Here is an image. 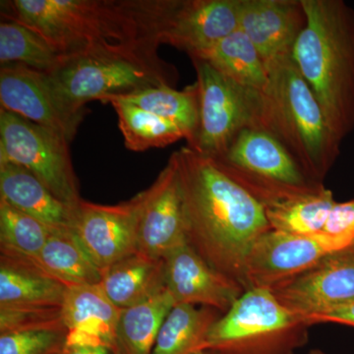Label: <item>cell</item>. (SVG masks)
Masks as SVG:
<instances>
[{"label":"cell","instance_id":"6da1fadb","mask_svg":"<svg viewBox=\"0 0 354 354\" xmlns=\"http://www.w3.org/2000/svg\"><path fill=\"white\" fill-rule=\"evenodd\" d=\"M174 0H13L1 19L37 32L62 58L158 55Z\"/></svg>","mask_w":354,"mask_h":354},{"label":"cell","instance_id":"7a4b0ae2","mask_svg":"<svg viewBox=\"0 0 354 354\" xmlns=\"http://www.w3.org/2000/svg\"><path fill=\"white\" fill-rule=\"evenodd\" d=\"M171 157L183 193L188 244L214 269L245 290L249 252L271 230L264 208L215 158L188 146Z\"/></svg>","mask_w":354,"mask_h":354},{"label":"cell","instance_id":"3957f363","mask_svg":"<svg viewBox=\"0 0 354 354\" xmlns=\"http://www.w3.org/2000/svg\"><path fill=\"white\" fill-rule=\"evenodd\" d=\"M306 24L295 64L339 144L354 129V9L342 0H302Z\"/></svg>","mask_w":354,"mask_h":354},{"label":"cell","instance_id":"277c9868","mask_svg":"<svg viewBox=\"0 0 354 354\" xmlns=\"http://www.w3.org/2000/svg\"><path fill=\"white\" fill-rule=\"evenodd\" d=\"M259 128L271 133L295 158L305 176L323 183L341 152L308 83L288 55L267 66Z\"/></svg>","mask_w":354,"mask_h":354},{"label":"cell","instance_id":"5b68a950","mask_svg":"<svg viewBox=\"0 0 354 354\" xmlns=\"http://www.w3.org/2000/svg\"><path fill=\"white\" fill-rule=\"evenodd\" d=\"M308 324L271 290L249 288L211 328L203 349L216 354H297L309 339Z\"/></svg>","mask_w":354,"mask_h":354},{"label":"cell","instance_id":"8992f818","mask_svg":"<svg viewBox=\"0 0 354 354\" xmlns=\"http://www.w3.org/2000/svg\"><path fill=\"white\" fill-rule=\"evenodd\" d=\"M48 76L64 104L75 113H85L88 102H104L160 86L172 87L177 73L158 55H80L64 58Z\"/></svg>","mask_w":354,"mask_h":354},{"label":"cell","instance_id":"52a82bcc","mask_svg":"<svg viewBox=\"0 0 354 354\" xmlns=\"http://www.w3.org/2000/svg\"><path fill=\"white\" fill-rule=\"evenodd\" d=\"M199 90V128L194 145L202 155L218 158L245 128H259L263 93L242 87L213 65L191 58Z\"/></svg>","mask_w":354,"mask_h":354},{"label":"cell","instance_id":"ba28073f","mask_svg":"<svg viewBox=\"0 0 354 354\" xmlns=\"http://www.w3.org/2000/svg\"><path fill=\"white\" fill-rule=\"evenodd\" d=\"M64 135L0 109V162L25 167L64 204L77 209L82 198Z\"/></svg>","mask_w":354,"mask_h":354},{"label":"cell","instance_id":"9c48e42d","mask_svg":"<svg viewBox=\"0 0 354 354\" xmlns=\"http://www.w3.org/2000/svg\"><path fill=\"white\" fill-rule=\"evenodd\" d=\"M342 248L346 247L322 232L293 234L269 230L255 242L247 257L245 290H272Z\"/></svg>","mask_w":354,"mask_h":354},{"label":"cell","instance_id":"30bf717a","mask_svg":"<svg viewBox=\"0 0 354 354\" xmlns=\"http://www.w3.org/2000/svg\"><path fill=\"white\" fill-rule=\"evenodd\" d=\"M142 202L143 192L116 205L79 203L72 232L102 272L137 253Z\"/></svg>","mask_w":354,"mask_h":354},{"label":"cell","instance_id":"8fae6325","mask_svg":"<svg viewBox=\"0 0 354 354\" xmlns=\"http://www.w3.org/2000/svg\"><path fill=\"white\" fill-rule=\"evenodd\" d=\"M0 102L2 109L59 133L69 142L85 114L64 104L48 73L19 64L1 65Z\"/></svg>","mask_w":354,"mask_h":354},{"label":"cell","instance_id":"7c38bea8","mask_svg":"<svg viewBox=\"0 0 354 354\" xmlns=\"http://www.w3.org/2000/svg\"><path fill=\"white\" fill-rule=\"evenodd\" d=\"M142 192L137 252L165 260L172 251L188 243L183 193L171 156L155 183Z\"/></svg>","mask_w":354,"mask_h":354},{"label":"cell","instance_id":"4fadbf2b","mask_svg":"<svg viewBox=\"0 0 354 354\" xmlns=\"http://www.w3.org/2000/svg\"><path fill=\"white\" fill-rule=\"evenodd\" d=\"M271 291L305 322L324 310L353 300L354 244L328 254L307 271Z\"/></svg>","mask_w":354,"mask_h":354},{"label":"cell","instance_id":"5bb4252c","mask_svg":"<svg viewBox=\"0 0 354 354\" xmlns=\"http://www.w3.org/2000/svg\"><path fill=\"white\" fill-rule=\"evenodd\" d=\"M165 286L174 304L209 307L227 313L243 295L241 283L209 266L186 243L165 258Z\"/></svg>","mask_w":354,"mask_h":354},{"label":"cell","instance_id":"9a60e30c","mask_svg":"<svg viewBox=\"0 0 354 354\" xmlns=\"http://www.w3.org/2000/svg\"><path fill=\"white\" fill-rule=\"evenodd\" d=\"M239 30L237 0H174L160 44L195 55Z\"/></svg>","mask_w":354,"mask_h":354},{"label":"cell","instance_id":"2e32d148","mask_svg":"<svg viewBox=\"0 0 354 354\" xmlns=\"http://www.w3.org/2000/svg\"><path fill=\"white\" fill-rule=\"evenodd\" d=\"M239 30L257 48L266 65L292 55L306 24L302 0H237Z\"/></svg>","mask_w":354,"mask_h":354},{"label":"cell","instance_id":"e0dca14e","mask_svg":"<svg viewBox=\"0 0 354 354\" xmlns=\"http://www.w3.org/2000/svg\"><path fill=\"white\" fill-rule=\"evenodd\" d=\"M232 174L258 180L305 186L310 181L285 146L262 128L242 130L223 157L216 158Z\"/></svg>","mask_w":354,"mask_h":354},{"label":"cell","instance_id":"ac0fdd59","mask_svg":"<svg viewBox=\"0 0 354 354\" xmlns=\"http://www.w3.org/2000/svg\"><path fill=\"white\" fill-rule=\"evenodd\" d=\"M120 314L99 285L68 286L62 304L67 344H104L115 351Z\"/></svg>","mask_w":354,"mask_h":354},{"label":"cell","instance_id":"d6986e66","mask_svg":"<svg viewBox=\"0 0 354 354\" xmlns=\"http://www.w3.org/2000/svg\"><path fill=\"white\" fill-rule=\"evenodd\" d=\"M67 290L31 260L0 252V308L62 307Z\"/></svg>","mask_w":354,"mask_h":354},{"label":"cell","instance_id":"ffe728a7","mask_svg":"<svg viewBox=\"0 0 354 354\" xmlns=\"http://www.w3.org/2000/svg\"><path fill=\"white\" fill-rule=\"evenodd\" d=\"M0 198L58 232H72L76 209L60 201L25 167L0 162Z\"/></svg>","mask_w":354,"mask_h":354},{"label":"cell","instance_id":"44dd1931","mask_svg":"<svg viewBox=\"0 0 354 354\" xmlns=\"http://www.w3.org/2000/svg\"><path fill=\"white\" fill-rule=\"evenodd\" d=\"M99 286L118 308H130L167 290L165 260L133 254L104 270Z\"/></svg>","mask_w":354,"mask_h":354},{"label":"cell","instance_id":"7402d4cb","mask_svg":"<svg viewBox=\"0 0 354 354\" xmlns=\"http://www.w3.org/2000/svg\"><path fill=\"white\" fill-rule=\"evenodd\" d=\"M190 58H200L242 87L264 93L269 84L267 67L248 37L237 30Z\"/></svg>","mask_w":354,"mask_h":354},{"label":"cell","instance_id":"603a6c76","mask_svg":"<svg viewBox=\"0 0 354 354\" xmlns=\"http://www.w3.org/2000/svg\"><path fill=\"white\" fill-rule=\"evenodd\" d=\"M174 305L165 290L147 301L121 310L115 335L116 354H152L160 328Z\"/></svg>","mask_w":354,"mask_h":354},{"label":"cell","instance_id":"cb8c5ba5","mask_svg":"<svg viewBox=\"0 0 354 354\" xmlns=\"http://www.w3.org/2000/svg\"><path fill=\"white\" fill-rule=\"evenodd\" d=\"M332 191L315 184L299 194L265 209L271 230L293 234L321 232L335 204Z\"/></svg>","mask_w":354,"mask_h":354},{"label":"cell","instance_id":"d4e9b609","mask_svg":"<svg viewBox=\"0 0 354 354\" xmlns=\"http://www.w3.org/2000/svg\"><path fill=\"white\" fill-rule=\"evenodd\" d=\"M223 314L209 307L176 304L165 318L152 354H193Z\"/></svg>","mask_w":354,"mask_h":354},{"label":"cell","instance_id":"484cf974","mask_svg":"<svg viewBox=\"0 0 354 354\" xmlns=\"http://www.w3.org/2000/svg\"><path fill=\"white\" fill-rule=\"evenodd\" d=\"M114 97L171 121L186 133L187 146L194 145L199 128V90L197 83L188 86L183 91H177L171 86L165 85Z\"/></svg>","mask_w":354,"mask_h":354},{"label":"cell","instance_id":"4316f807","mask_svg":"<svg viewBox=\"0 0 354 354\" xmlns=\"http://www.w3.org/2000/svg\"><path fill=\"white\" fill-rule=\"evenodd\" d=\"M35 264L68 286L99 285L102 279V272L88 258L73 232H53Z\"/></svg>","mask_w":354,"mask_h":354},{"label":"cell","instance_id":"83f0119b","mask_svg":"<svg viewBox=\"0 0 354 354\" xmlns=\"http://www.w3.org/2000/svg\"><path fill=\"white\" fill-rule=\"evenodd\" d=\"M104 102L111 104L118 113V127L128 150L143 152L187 139L186 133L174 123L134 104L118 97H111Z\"/></svg>","mask_w":354,"mask_h":354},{"label":"cell","instance_id":"f1b7e54d","mask_svg":"<svg viewBox=\"0 0 354 354\" xmlns=\"http://www.w3.org/2000/svg\"><path fill=\"white\" fill-rule=\"evenodd\" d=\"M62 57L41 36L12 20L0 23V62L19 64L50 74L62 64Z\"/></svg>","mask_w":354,"mask_h":354},{"label":"cell","instance_id":"f546056e","mask_svg":"<svg viewBox=\"0 0 354 354\" xmlns=\"http://www.w3.org/2000/svg\"><path fill=\"white\" fill-rule=\"evenodd\" d=\"M55 232L58 230L0 198V252L36 263L46 241Z\"/></svg>","mask_w":354,"mask_h":354},{"label":"cell","instance_id":"4dcf8cb0","mask_svg":"<svg viewBox=\"0 0 354 354\" xmlns=\"http://www.w3.org/2000/svg\"><path fill=\"white\" fill-rule=\"evenodd\" d=\"M67 339L64 324L0 334V354H62Z\"/></svg>","mask_w":354,"mask_h":354},{"label":"cell","instance_id":"1f68e13d","mask_svg":"<svg viewBox=\"0 0 354 354\" xmlns=\"http://www.w3.org/2000/svg\"><path fill=\"white\" fill-rule=\"evenodd\" d=\"M64 324L62 307L0 308V334Z\"/></svg>","mask_w":354,"mask_h":354},{"label":"cell","instance_id":"d6a6232c","mask_svg":"<svg viewBox=\"0 0 354 354\" xmlns=\"http://www.w3.org/2000/svg\"><path fill=\"white\" fill-rule=\"evenodd\" d=\"M321 232L332 237L344 247L353 245L354 199L344 203H335Z\"/></svg>","mask_w":354,"mask_h":354},{"label":"cell","instance_id":"836d02e7","mask_svg":"<svg viewBox=\"0 0 354 354\" xmlns=\"http://www.w3.org/2000/svg\"><path fill=\"white\" fill-rule=\"evenodd\" d=\"M306 322L310 327L316 324L335 323L354 328V299L309 317Z\"/></svg>","mask_w":354,"mask_h":354},{"label":"cell","instance_id":"e575fe53","mask_svg":"<svg viewBox=\"0 0 354 354\" xmlns=\"http://www.w3.org/2000/svg\"><path fill=\"white\" fill-rule=\"evenodd\" d=\"M62 354H116L104 344H67Z\"/></svg>","mask_w":354,"mask_h":354},{"label":"cell","instance_id":"d590c367","mask_svg":"<svg viewBox=\"0 0 354 354\" xmlns=\"http://www.w3.org/2000/svg\"><path fill=\"white\" fill-rule=\"evenodd\" d=\"M193 354H216L214 351H209V349H203V351H198L196 353Z\"/></svg>","mask_w":354,"mask_h":354},{"label":"cell","instance_id":"8d00e7d4","mask_svg":"<svg viewBox=\"0 0 354 354\" xmlns=\"http://www.w3.org/2000/svg\"><path fill=\"white\" fill-rule=\"evenodd\" d=\"M309 354H327L324 353V351H320V349H313V351H310Z\"/></svg>","mask_w":354,"mask_h":354}]
</instances>
